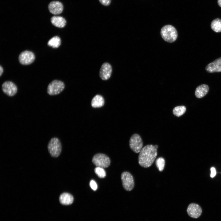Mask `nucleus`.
I'll return each mask as SVG.
<instances>
[{"instance_id": "f257e3e1", "label": "nucleus", "mask_w": 221, "mask_h": 221, "mask_svg": "<svg viewBox=\"0 0 221 221\" xmlns=\"http://www.w3.org/2000/svg\"><path fill=\"white\" fill-rule=\"evenodd\" d=\"M157 155V149L154 145H146L142 148L139 153L138 164L142 167L148 168L153 163Z\"/></svg>"}, {"instance_id": "f03ea898", "label": "nucleus", "mask_w": 221, "mask_h": 221, "mask_svg": "<svg viewBox=\"0 0 221 221\" xmlns=\"http://www.w3.org/2000/svg\"><path fill=\"white\" fill-rule=\"evenodd\" d=\"M161 35L165 41L169 43L174 42L178 36L176 29L169 25H165L162 27L161 30Z\"/></svg>"}, {"instance_id": "7ed1b4c3", "label": "nucleus", "mask_w": 221, "mask_h": 221, "mask_svg": "<svg viewBox=\"0 0 221 221\" xmlns=\"http://www.w3.org/2000/svg\"><path fill=\"white\" fill-rule=\"evenodd\" d=\"M48 149L51 157H57L59 156L62 151V145L59 139L56 137L52 138L48 144Z\"/></svg>"}, {"instance_id": "20e7f679", "label": "nucleus", "mask_w": 221, "mask_h": 221, "mask_svg": "<svg viewBox=\"0 0 221 221\" xmlns=\"http://www.w3.org/2000/svg\"><path fill=\"white\" fill-rule=\"evenodd\" d=\"M64 87L65 85L63 82L58 80H54L48 85L47 91L50 95H56L60 93Z\"/></svg>"}, {"instance_id": "39448f33", "label": "nucleus", "mask_w": 221, "mask_h": 221, "mask_svg": "<svg viewBox=\"0 0 221 221\" xmlns=\"http://www.w3.org/2000/svg\"><path fill=\"white\" fill-rule=\"evenodd\" d=\"M92 162L96 167L104 168L109 166L110 161L109 157L106 154L99 153L94 156L92 159Z\"/></svg>"}, {"instance_id": "423d86ee", "label": "nucleus", "mask_w": 221, "mask_h": 221, "mask_svg": "<svg viewBox=\"0 0 221 221\" xmlns=\"http://www.w3.org/2000/svg\"><path fill=\"white\" fill-rule=\"evenodd\" d=\"M122 185L124 189L127 191H130L134 186L133 176L129 172H122L121 176Z\"/></svg>"}, {"instance_id": "0eeeda50", "label": "nucleus", "mask_w": 221, "mask_h": 221, "mask_svg": "<svg viewBox=\"0 0 221 221\" xmlns=\"http://www.w3.org/2000/svg\"><path fill=\"white\" fill-rule=\"evenodd\" d=\"M143 145L142 139L139 135L135 134L132 135L129 141V146L133 152L136 153H139Z\"/></svg>"}, {"instance_id": "6e6552de", "label": "nucleus", "mask_w": 221, "mask_h": 221, "mask_svg": "<svg viewBox=\"0 0 221 221\" xmlns=\"http://www.w3.org/2000/svg\"><path fill=\"white\" fill-rule=\"evenodd\" d=\"M35 59L34 54L31 51L27 50L22 52L18 57L19 62L24 65L31 64L34 61Z\"/></svg>"}, {"instance_id": "1a4fd4ad", "label": "nucleus", "mask_w": 221, "mask_h": 221, "mask_svg": "<svg viewBox=\"0 0 221 221\" xmlns=\"http://www.w3.org/2000/svg\"><path fill=\"white\" fill-rule=\"evenodd\" d=\"M3 92L9 96H14L17 93V88L16 85L11 81H6L2 85Z\"/></svg>"}, {"instance_id": "9d476101", "label": "nucleus", "mask_w": 221, "mask_h": 221, "mask_svg": "<svg viewBox=\"0 0 221 221\" xmlns=\"http://www.w3.org/2000/svg\"><path fill=\"white\" fill-rule=\"evenodd\" d=\"M187 212L190 217L193 218L197 219L201 215L202 209L199 204L195 203H192L188 206L187 209Z\"/></svg>"}, {"instance_id": "9b49d317", "label": "nucleus", "mask_w": 221, "mask_h": 221, "mask_svg": "<svg viewBox=\"0 0 221 221\" xmlns=\"http://www.w3.org/2000/svg\"><path fill=\"white\" fill-rule=\"evenodd\" d=\"M112 72L111 65L108 63H103L100 68L99 76L103 80H107L110 77Z\"/></svg>"}, {"instance_id": "f8f14e48", "label": "nucleus", "mask_w": 221, "mask_h": 221, "mask_svg": "<svg viewBox=\"0 0 221 221\" xmlns=\"http://www.w3.org/2000/svg\"><path fill=\"white\" fill-rule=\"evenodd\" d=\"M49 12L54 15L60 14L62 12L64 6L62 3L58 1H52L48 5Z\"/></svg>"}, {"instance_id": "ddd939ff", "label": "nucleus", "mask_w": 221, "mask_h": 221, "mask_svg": "<svg viewBox=\"0 0 221 221\" xmlns=\"http://www.w3.org/2000/svg\"><path fill=\"white\" fill-rule=\"evenodd\" d=\"M205 70L209 73L221 72V57L208 64Z\"/></svg>"}, {"instance_id": "4468645a", "label": "nucleus", "mask_w": 221, "mask_h": 221, "mask_svg": "<svg viewBox=\"0 0 221 221\" xmlns=\"http://www.w3.org/2000/svg\"><path fill=\"white\" fill-rule=\"evenodd\" d=\"M59 200L61 204L68 205L73 202L74 198L71 194L68 192H64L60 195Z\"/></svg>"}, {"instance_id": "2eb2a0df", "label": "nucleus", "mask_w": 221, "mask_h": 221, "mask_svg": "<svg viewBox=\"0 0 221 221\" xmlns=\"http://www.w3.org/2000/svg\"><path fill=\"white\" fill-rule=\"evenodd\" d=\"M51 21L53 25L60 28L64 27L66 24L65 19L60 16H52L51 18Z\"/></svg>"}, {"instance_id": "dca6fc26", "label": "nucleus", "mask_w": 221, "mask_h": 221, "mask_svg": "<svg viewBox=\"0 0 221 221\" xmlns=\"http://www.w3.org/2000/svg\"><path fill=\"white\" fill-rule=\"evenodd\" d=\"M209 89V87L207 85L203 84L199 85L195 90V95L196 97L198 98H203L207 94Z\"/></svg>"}, {"instance_id": "f3484780", "label": "nucleus", "mask_w": 221, "mask_h": 221, "mask_svg": "<svg viewBox=\"0 0 221 221\" xmlns=\"http://www.w3.org/2000/svg\"><path fill=\"white\" fill-rule=\"evenodd\" d=\"M104 103L103 97L100 95H97L92 99L91 104L93 108H99L103 107Z\"/></svg>"}, {"instance_id": "a211bd4d", "label": "nucleus", "mask_w": 221, "mask_h": 221, "mask_svg": "<svg viewBox=\"0 0 221 221\" xmlns=\"http://www.w3.org/2000/svg\"><path fill=\"white\" fill-rule=\"evenodd\" d=\"M61 43L60 38L58 36H55L50 39L48 42V45L53 48H56L59 47Z\"/></svg>"}, {"instance_id": "6ab92c4d", "label": "nucleus", "mask_w": 221, "mask_h": 221, "mask_svg": "<svg viewBox=\"0 0 221 221\" xmlns=\"http://www.w3.org/2000/svg\"><path fill=\"white\" fill-rule=\"evenodd\" d=\"M211 29L216 33L221 32V20L217 18L211 22Z\"/></svg>"}, {"instance_id": "aec40b11", "label": "nucleus", "mask_w": 221, "mask_h": 221, "mask_svg": "<svg viewBox=\"0 0 221 221\" xmlns=\"http://www.w3.org/2000/svg\"><path fill=\"white\" fill-rule=\"evenodd\" d=\"M186 108L184 106H178L175 107L173 110L174 115L177 117H180L183 115L185 112Z\"/></svg>"}, {"instance_id": "412c9836", "label": "nucleus", "mask_w": 221, "mask_h": 221, "mask_svg": "<svg viewBox=\"0 0 221 221\" xmlns=\"http://www.w3.org/2000/svg\"><path fill=\"white\" fill-rule=\"evenodd\" d=\"M156 165L159 170L160 171H162L165 166V160L162 157H160L157 159L155 161Z\"/></svg>"}, {"instance_id": "4be33fe9", "label": "nucleus", "mask_w": 221, "mask_h": 221, "mask_svg": "<svg viewBox=\"0 0 221 221\" xmlns=\"http://www.w3.org/2000/svg\"><path fill=\"white\" fill-rule=\"evenodd\" d=\"M95 173L100 178H104L106 176V172L103 168L96 167L94 169Z\"/></svg>"}, {"instance_id": "5701e85b", "label": "nucleus", "mask_w": 221, "mask_h": 221, "mask_svg": "<svg viewBox=\"0 0 221 221\" xmlns=\"http://www.w3.org/2000/svg\"><path fill=\"white\" fill-rule=\"evenodd\" d=\"M90 185L91 188L94 191H96L97 189V185L96 182L94 180H91L90 181Z\"/></svg>"}, {"instance_id": "b1692460", "label": "nucleus", "mask_w": 221, "mask_h": 221, "mask_svg": "<svg viewBox=\"0 0 221 221\" xmlns=\"http://www.w3.org/2000/svg\"><path fill=\"white\" fill-rule=\"evenodd\" d=\"M100 3L105 6L109 5L111 2V0H99Z\"/></svg>"}, {"instance_id": "393cba45", "label": "nucleus", "mask_w": 221, "mask_h": 221, "mask_svg": "<svg viewBox=\"0 0 221 221\" xmlns=\"http://www.w3.org/2000/svg\"><path fill=\"white\" fill-rule=\"evenodd\" d=\"M211 173L210 175L211 177L213 178L216 175V171L215 168L212 167L211 168Z\"/></svg>"}, {"instance_id": "a878e982", "label": "nucleus", "mask_w": 221, "mask_h": 221, "mask_svg": "<svg viewBox=\"0 0 221 221\" xmlns=\"http://www.w3.org/2000/svg\"><path fill=\"white\" fill-rule=\"evenodd\" d=\"M3 72V68L1 65L0 66V76H1Z\"/></svg>"}, {"instance_id": "bb28decb", "label": "nucleus", "mask_w": 221, "mask_h": 221, "mask_svg": "<svg viewBox=\"0 0 221 221\" xmlns=\"http://www.w3.org/2000/svg\"><path fill=\"white\" fill-rule=\"evenodd\" d=\"M218 3L219 6L221 7V0H218Z\"/></svg>"}, {"instance_id": "cd10ccee", "label": "nucleus", "mask_w": 221, "mask_h": 221, "mask_svg": "<svg viewBox=\"0 0 221 221\" xmlns=\"http://www.w3.org/2000/svg\"><path fill=\"white\" fill-rule=\"evenodd\" d=\"M154 145L155 147V148H156L157 149L158 148V146L157 145Z\"/></svg>"}]
</instances>
